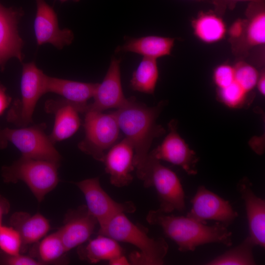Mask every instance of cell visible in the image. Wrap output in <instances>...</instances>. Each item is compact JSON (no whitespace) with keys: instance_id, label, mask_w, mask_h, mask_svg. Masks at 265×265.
I'll return each mask as SVG.
<instances>
[{"instance_id":"cell-1","label":"cell","mask_w":265,"mask_h":265,"mask_svg":"<svg viewBox=\"0 0 265 265\" xmlns=\"http://www.w3.org/2000/svg\"><path fill=\"white\" fill-rule=\"evenodd\" d=\"M165 105V102L161 101L157 106L148 107L131 97L125 105L113 112L120 129L133 147V165L136 169L144 163L154 139L165 132L164 129L157 123Z\"/></svg>"},{"instance_id":"cell-2","label":"cell","mask_w":265,"mask_h":265,"mask_svg":"<svg viewBox=\"0 0 265 265\" xmlns=\"http://www.w3.org/2000/svg\"><path fill=\"white\" fill-rule=\"evenodd\" d=\"M146 220L151 225L161 227L181 252L193 251L197 247L208 243L232 245V233L218 222L208 226L186 216L168 215L159 209L150 211Z\"/></svg>"},{"instance_id":"cell-3","label":"cell","mask_w":265,"mask_h":265,"mask_svg":"<svg viewBox=\"0 0 265 265\" xmlns=\"http://www.w3.org/2000/svg\"><path fill=\"white\" fill-rule=\"evenodd\" d=\"M148 229L132 222L124 212L118 213L101 226L98 235L109 237L117 241L127 242L137 247L140 252H132V265H161L168 251L163 238H154L148 235Z\"/></svg>"},{"instance_id":"cell-4","label":"cell","mask_w":265,"mask_h":265,"mask_svg":"<svg viewBox=\"0 0 265 265\" xmlns=\"http://www.w3.org/2000/svg\"><path fill=\"white\" fill-rule=\"evenodd\" d=\"M60 163L23 156L10 165L1 168L4 183L24 182L39 202L58 185Z\"/></svg>"},{"instance_id":"cell-5","label":"cell","mask_w":265,"mask_h":265,"mask_svg":"<svg viewBox=\"0 0 265 265\" xmlns=\"http://www.w3.org/2000/svg\"><path fill=\"white\" fill-rule=\"evenodd\" d=\"M136 175L144 187L155 188L160 211L168 213L185 210V192L178 176L150 153L143 165L136 169Z\"/></svg>"},{"instance_id":"cell-6","label":"cell","mask_w":265,"mask_h":265,"mask_svg":"<svg viewBox=\"0 0 265 265\" xmlns=\"http://www.w3.org/2000/svg\"><path fill=\"white\" fill-rule=\"evenodd\" d=\"M44 123L18 129L1 128L0 149L12 144L21 153L22 156L60 163L61 157L45 132Z\"/></svg>"},{"instance_id":"cell-7","label":"cell","mask_w":265,"mask_h":265,"mask_svg":"<svg viewBox=\"0 0 265 265\" xmlns=\"http://www.w3.org/2000/svg\"><path fill=\"white\" fill-rule=\"evenodd\" d=\"M47 75L34 62L24 64L21 80L20 99L15 100L7 112L6 120L19 127L33 123V114L39 99L45 94Z\"/></svg>"},{"instance_id":"cell-8","label":"cell","mask_w":265,"mask_h":265,"mask_svg":"<svg viewBox=\"0 0 265 265\" xmlns=\"http://www.w3.org/2000/svg\"><path fill=\"white\" fill-rule=\"evenodd\" d=\"M83 127L84 139L78 145L79 149L103 162L105 151L114 145L119 133V126L114 113L88 111L85 113Z\"/></svg>"},{"instance_id":"cell-9","label":"cell","mask_w":265,"mask_h":265,"mask_svg":"<svg viewBox=\"0 0 265 265\" xmlns=\"http://www.w3.org/2000/svg\"><path fill=\"white\" fill-rule=\"evenodd\" d=\"M75 184L83 194L87 209L99 226L118 213H132L136 210L132 201L119 203L112 199L102 187L99 177L85 179Z\"/></svg>"},{"instance_id":"cell-10","label":"cell","mask_w":265,"mask_h":265,"mask_svg":"<svg viewBox=\"0 0 265 265\" xmlns=\"http://www.w3.org/2000/svg\"><path fill=\"white\" fill-rule=\"evenodd\" d=\"M190 202L191 209L186 216L205 224L208 220H213L228 227L238 216L228 201L204 186L198 187Z\"/></svg>"},{"instance_id":"cell-11","label":"cell","mask_w":265,"mask_h":265,"mask_svg":"<svg viewBox=\"0 0 265 265\" xmlns=\"http://www.w3.org/2000/svg\"><path fill=\"white\" fill-rule=\"evenodd\" d=\"M177 127V121L171 120L168 124V134L162 143L149 153L159 160L181 167L188 175H195L199 158L179 135Z\"/></svg>"},{"instance_id":"cell-12","label":"cell","mask_w":265,"mask_h":265,"mask_svg":"<svg viewBox=\"0 0 265 265\" xmlns=\"http://www.w3.org/2000/svg\"><path fill=\"white\" fill-rule=\"evenodd\" d=\"M35 1L36 13L34 29L38 45L50 43L58 49H62L71 44L74 37L72 31L59 27L56 14L44 0Z\"/></svg>"},{"instance_id":"cell-13","label":"cell","mask_w":265,"mask_h":265,"mask_svg":"<svg viewBox=\"0 0 265 265\" xmlns=\"http://www.w3.org/2000/svg\"><path fill=\"white\" fill-rule=\"evenodd\" d=\"M121 59L113 57L108 70L101 83H98L93 97L94 101L88 104L86 111L103 112L109 108H119L127 102L121 84Z\"/></svg>"},{"instance_id":"cell-14","label":"cell","mask_w":265,"mask_h":265,"mask_svg":"<svg viewBox=\"0 0 265 265\" xmlns=\"http://www.w3.org/2000/svg\"><path fill=\"white\" fill-rule=\"evenodd\" d=\"M97 224L86 205H82L66 213L63 225L57 231L68 252L89 240Z\"/></svg>"},{"instance_id":"cell-15","label":"cell","mask_w":265,"mask_h":265,"mask_svg":"<svg viewBox=\"0 0 265 265\" xmlns=\"http://www.w3.org/2000/svg\"><path fill=\"white\" fill-rule=\"evenodd\" d=\"M24 13L22 9L6 8L0 4V68L4 69L6 61L15 57L24 58L23 41L19 35L18 23Z\"/></svg>"},{"instance_id":"cell-16","label":"cell","mask_w":265,"mask_h":265,"mask_svg":"<svg viewBox=\"0 0 265 265\" xmlns=\"http://www.w3.org/2000/svg\"><path fill=\"white\" fill-rule=\"evenodd\" d=\"M133 147L127 138L112 146L106 154L103 162L109 175L110 184L121 187L130 185L133 179L131 172L134 170Z\"/></svg>"},{"instance_id":"cell-17","label":"cell","mask_w":265,"mask_h":265,"mask_svg":"<svg viewBox=\"0 0 265 265\" xmlns=\"http://www.w3.org/2000/svg\"><path fill=\"white\" fill-rule=\"evenodd\" d=\"M247 178L238 183L237 188L244 200L248 220L249 236L256 245L265 247V201L257 196Z\"/></svg>"},{"instance_id":"cell-18","label":"cell","mask_w":265,"mask_h":265,"mask_svg":"<svg viewBox=\"0 0 265 265\" xmlns=\"http://www.w3.org/2000/svg\"><path fill=\"white\" fill-rule=\"evenodd\" d=\"M45 110L54 116V126L49 135L53 144L69 138L79 129L80 111L74 105L63 98L47 100L45 103Z\"/></svg>"},{"instance_id":"cell-19","label":"cell","mask_w":265,"mask_h":265,"mask_svg":"<svg viewBox=\"0 0 265 265\" xmlns=\"http://www.w3.org/2000/svg\"><path fill=\"white\" fill-rule=\"evenodd\" d=\"M243 34L238 41L231 43L237 55L246 54L254 47L265 43V10L264 2H250L246 12Z\"/></svg>"},{"instance_id":"cell-20","label":"cell","mask_w":265,"mask_h":265,"mask_svg":"<svg viewBox=\"0 0 265 265\" xmlns=\"http://www.w3.org/2000/svg\"><path fill=\"white\" fill-rule=\"evenodd\" d=\"M99 83L83 82L47 76L46 93H53L74 105L80 113H85L87 101L93 98Z\"/></svg>"},{"instance_id":"cell-21","label":"cell","mask_w":265,"mask_h":265,"mask_svg":"<svg viewBox=\"0 0 265 265\" xmlns=\"http://www.w3.org/2000/svg\"><path fill=\"white\" fill-rule=\"evenodd\" d=\"M175 39L159 36H146L139 38L127 37L125 43L118 46L116 53L130 52L142 55L143 57L157 59L170 55Z\"/></svg>"},{"instance_id":"cell-22","label":"cell","mask_w":265,"mask_h":265,"mask_svg":"<svg viewBox=\"0 0 265 265\" xmlns=\"http://www.w3.org/2000/svg\"><path fill=\"white\" fill-rule=\"evenodd\" d=\"M10 226L19 233L24 246L36 243L46 236L50 229L49 220L42 214L31 215L27 212H17L9 219Z\"/></svg>"},{"instance_id":"cell-23","label":"cell","mask_w":265,"mask_h":265,"mask_svg":"<svg viewBox=\"0 0 265 265\" xmlns=\"http://www.w3.org/2000/svg\"><path fill=\"white\" fill-rule=\"evenodd\" d=\"M118 241L106 236L98 235L84 245L79 246L78 255L80 259L90 263L108 261L123 255Z\"/></svg>"},{"instance_id":"cell-24","label":"cell","mask_w":265,"mask_h":265,"mask_svg":"<svg viewBox=\"0 0 265 265\" xmlns=\"http://www.w3.org/2000/svg\"><path fill=\"white\" fill-rule=\"evenodd\" d=\"M192 26L196 37L206 43L220 41L226 34V25L217 14L201 12L192 21Z\"/></svg>"},{"instance_id":"cell-25","label":"cell","mask_w":265,"mask_h":265,"mask_svg":"<svg viewBox=\"0 0 265 265\" xmlns=\"http://www.w3.org/2000/svg\"><path fill=\"white\" fill-rule=\"evenodd\" d=\"M157 59L143 57L133 72L130 87L133 90L153 94L159 78Z\"/></svg>"},{"instance_id":"cell-26","label":"cell","mask_w":265,"mask_h":265,"mask_svg":"<svg viewBox=\"0 0 265 265\" xmlns=\"http://www.w3.org/2000/svg\"><path fill=\"white\" fill-rule=\"evenodd\" d=\"M256 246L249 236L238 245L208 262V265H254L253 249Z\"/></svg>"},{"instance_id":"cell-27","label":"cell","mask_w":265,"mask_h":265,"mask_svg":"<svg viewBox=\"0 0 265 265\" xmlns=\"http://www.w3.org/2000/svg\"><path fill=\"white\" fill-rule=\"evenodd\" d=\"M37 243L35 256L41 265L57 263L68 252L57 231L44 237Z\"/></svg>"},{"instance_id":"cell-28","label":"cell","mask_w":265,"mask_h":265,"mask_svg":"<svg viewBox=\"0 0 265 265\" xmlns=\"http://www.w3.org/2000/svg\"><path fill=\"white\" fill-rule=\"evenodd\" d=\"M23 242L19 233L12 226H0V251L8 255L20 253Z\"/></svg>"},{"instance_id":"cell-29","label":"cell","mask_w":265,"mask_h":265,"mask_svg":"<svg viewBox=\"0 0 265 265\" xmlns=\"http://www.w3.org/2000/svg\"><path fill=\"white\" fill-rule=\"evenodd\" d=\"M234 68L235 80L247 93L256 85L259 74L251 65L239 61Z\"/></svg>"},{"instance_id":"cell-30","label":"cell","mask_w":265,"mask_h":265,"mask_svg":"<svg viewBox=\"0 0 265 265\" xmlns=\"http://www.w3.org/2000/svg\"><path fill=\"white\" fill-rule=\"evenodd\" d=\"M247 93L235 80L229 85L217 90L220 101L231 107H238L245 103Z\"/></svg>"},{"instance_id":"cell-31","label":"cell","mask_w":265,"mask_h":265,"mask_svg":"<svg viewBox=\"0 0 265 265\" xmlns=\"http://www.w3.org/2000/svg\"><path fill=\"white\" fill-rule=\"evenodd\" d=\"M213 79L218 89L229 85L235 80L234 67L227 64L218 66L214 70Z\"/></svg>"},{"instance_id":"cell-32","label":"cell","mask_w":265,"mask_h":265,"mask_svg":"<svg viewBox=\"0 0 265 265\" xmlns=\"http://www.w3.org/2000/svg\"><path fill=\"white\" fill-rule=\"evenodd\" d=\"M0 265H41V263L32 257L22 255L5 254L0 251Z\"/></svg>"},{"instance_id":"cell-33","label":"cell","mask_w":265,"mask_h":265,"mask_svg":"<svg viewBox=\"0 0 265 265\" xmlns=\"http://www.w3.org/2000/svg\"><path fill=\"white\" fill-rule=\"evenodd\" d=\"M212 1L214 5L216 14L220 16L224 13L227 8L233 9L238 2H264L265 0H212Z\"/></svg>"},{"instance_id":"cell-34","label":"cell","mask_w":265,"mask_h":265,"mask_svg":"<svg viewBox=\"0 0 265 265\" xmlns=\"http://www.w3.org/2000/svg\"><path fill=\"white\" fill-rule=\"evenodd\" d=\"M245 25V19H238L232 24L228 30L229 40L231 43L236 42L241 38Z\"/></svg>"},{"instance_id":"cell-35","label":"cell","mask_w":265,"mask_h":265,"mask_svg":"<svg viewBox=\"0 0 265 265\" xmlns=\"http://www.w3.org/2000/svg\"><path fill=\"white\" fill-rule=\"evenodd\" d=\"M6 91V88L0 83V116L8 107L12 100Z\"/></svg>"},{"instance_id":"cell-36","label":"cell","mask_w":265,"mask_h":265,"mask_svg":"<svg viewBox=\"0 0 265 265\" xmlns=\"http://www.w3.org/2000/svg\"><path fill=\"white\" fill-rule=\"evenodd\" d=\"M10 205L9 201L5 197L0 195V226L2 225V218L10 210Z\"/></svg>"},{"instance_id":"cell-37","label":"cell","mask_w":265,"mask_h":265,"mask_svg":"<svg viewBox=\"0 0 265 265\" xmlns=\"http://www.w3.org/2000/svg\"><path fill=\"white\" fill-rule=\"evenodd\" d=\"M109 264L110 265H130V262L125 257L122 255L109 260Z\"/></svg>"},{"instance_id":"cell-38","label":"cell","mask_w":265,"mask_h":265,"mask_svg":"<svg viewBox=\"0 0 265 265\" xmlns=\"http://www.w3.org/2000/svg\"><path fill=\"white\" fill-rule=\"evenodd\" d=\"M256 85L261 94L265 95V72H262L259 75Z\"/></svg>"},{"instance_id":"cell-39","label":"cell","mask_w":265,"mask_h":265,"mask_svg":"<svg viewBox=\"0 0 265 265\" xmlns=\"http://www.w3.org/2000/svg\"><path fill=\"white\" fill-rule=\"evenodd\" d=\"M59 0L61 2H64V1H67L68 0ZM73 0L74 1H76V2H78V1H80V0Z\"/></svg>"}]
</instances>
